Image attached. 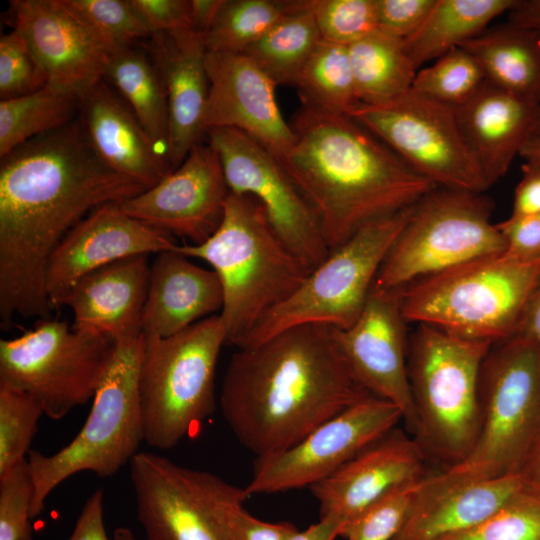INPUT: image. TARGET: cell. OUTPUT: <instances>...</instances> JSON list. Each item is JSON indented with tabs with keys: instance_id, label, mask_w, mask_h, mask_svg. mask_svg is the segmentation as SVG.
Returning a JSON list of instances; mask_svg holds the SVG:
<instances>
[{
	"instance_id": "6da1fadb",
	"label": "cell",
	"mask_w": 540,
	"mask_h": 540,
	"mask_svg": "<svg viewBox=\"0 0 540 540\" xmlns=\"http://www.w3.org/2000/svg\"><path fill=\"white\" fill-rule=\"evenodd\" d=\"M146 189L97 156L78 115L1 157V326L16 316L47 317L46 268L59 243L98 207Z\"/></svg>"
},
{
	"instance_id": "7a4b0ae2",
	"label": "cell",
	"mask_w": 540,
	"mask_h": 540,
	"mask_svg": "<svg viewBox=\"0 0 540 540\" xmlns=\"http://www.w3.org/2000/svg\"><path fill=\"white\" fill-rule=\"evenodd\" d=\"M369 395L348 367L334 328L305 324L238 348L219 403L237 440L261 457L291 447Z\"/></svg>"
},
{
	"instance_id": "3957f363",
	"label": "cell",
	"mask_w": 540,
	"mask_h": 540,
	"mask_svg": "<svg viewBox=\"0 0 540 540\" xmlns=\"http://www.w3.org/2000/svg\"><path fill=\"white\" fill-rule=\"evenodd\" d=\"M290 126L294 141L279 160L316 212L330 252L437 188L347 115L301 107Z\"/></svg>"
},
{
	"instance_id": "277c9868",
	"label": "cell",
	"mask_w": 540,
	"mask_h": 540,
	"mask_svg": "<svg viewBox=\"0 0 540 540\" xmlns=\"http://www.w3.org/2000/svg\"><path fill=\"white\" fill-rule=\"evenodd\" d=\"M172 250L207 262L218 275L226 345L236 347L311 272L275 233L263 206L252 196L231 192L211 237L197 245L176 244Z\"/></svg>"
},
{
	"instance_id": "5b68a950",
	"label": "cell",
	"mask_w": 540,
	"mask_h": 540,
	"mask_svg": "<svg viewBox=\"0 0 540 540\" xmlns=\"http://www.w3.org/2000/svg\"><path fill=\"white\" fill-rule=\"evenodd\" d=\"M540 282V258L505 251L415 281L400 290L404 319L452 335L496 343L516 335Z\"/></svg>"
},
{
	"instance_id": "8992f818",
	"label": "cell",
	"mask_w": 540,
	"mask_h": 540,
	"mask_svg": "<svg viewBox=\"0 0 540 540\" xmlns=\"http://www.w3.org/2000/svg\"><path fill=\"white\" fill-rule=\"evenodd\" d=\"M493 343L418 324L408 340V377L420 444L449 466L464 459L479 431V382Z\"/></svg>"
},
{
	"instance_id": "52a82bcc",
	"label": "cell",
	"mask_w": 540,
	"mask_h": 540,
	"mask_svg": "<svg viewBox=\"0 0 540 540\" xmlns=\"http://www.w3.org/2000/svg\"><path fill=\"white\" fill-rule=\"evenodd\" d=\"M226 345L219 314L165 338L143 335L138 393L144 441L170 450L215 409V374Z\"/></svg>"
},
{
	"instance_id": "ba28073f",
	"label": "cell",
	"mask_w": 540,
	"mask_h": 540,
	"mask_svg": "<svg viewBox=\"0 0 540 540\" xmlns=\"http://www.w3.org/2000/svg\"><path fill=\"white\" fill-rule=\"evenodd\" d=\"M142 350L143 334L115 341L110 364L78 434L54 454L28 453L34 486L32 519L42 513L49 494L69 477L83 471L112 476L138 453L144 441L138 393Z\"/></svg>"
},
{
	"instance_id": "9c48e42d",
	"label": "cell",
	"mask_w": 540,
	"mask_h": 540,
	"mask_svg": "<svg viewBox=\"0 0 540 540\" xmlns=\"http://www.w3.org/2000/svg\"><path fill=\"white\" fill-rule=\"evenodd\" d=\"M480 424L468 455L442 473L475 481L518 473L540 429V349L516 335L493 343L481 368Z\"/></svg>"
},
{
	"instance_id": "30bf717a",
	"label": "cell",
	"mask_w": 540,
	"mask_h": 540,
	"mask_svg": "<svg viewBox=\"0 0 540 540\" xmlns=\"http://www.w3.org/2000/svg\"><path fill=\"white\" fill-rule=\"evenodd\" d=\"M485 193L435 188L414 207L375 278L373 287L400 291L420 279L505 251L491 221Z\"/></svg>"
},
{
	"instance_id": "8fae6325",
	"label": "cell",
	"mask_w": 540,
	"mask_h": 540,
	"mask_svg": "<svg viewBox=\"0 0 540 540\" xmlns=\"http://www.w3.org/2000/svg\"><path fill=\"white\" fill-rule=\"evenodd\" d=\"M415 205L368 224L331 251L288 299L258 322L237 348L259 344L299 325L321 324L335 329L351 326L361 314L380 267L411 218Z\"/></svg>"
},
{
	"instance_id": "7c38bea8",
	"label": "cell",
	"mask_w": 540,
	"mask_h": 540,
	"mask_svg": "<svg viewBox=\"0 0 540 540\" xmlns=\"http://www.w3.org/2000/svg\"><path fill=\"white\" fill-rule=\"evenodd\" d=\"M114 347L106 336L40 319L21 336L0 340V386L32 396L44 415L61 419L93 399Z\"/></svg>"
},
{
	"instance_id": "4fadbf2b",
	"label": "cell",
	"mask_w": 540,
	"mask_h": 540,
	"mask_svg": "<svg viewBox=\"0 0 540 540\" xmlns=\"http://www.w3.org/2000/svg\"><path fill=\"white\" fill-rule=\"evenodd\" d=\"M349 117L437 188L485 193L490 187L464 141L451 106L411 89L383 104H361Z\"/></svg>"
},
{
	"instance_id": "5bb4252c",
	"label": "cell",
	"mask_w": 540,
	"mask_h": 540,
	"mask_svg": "<svg viewBox=\"0 0 540 540\" xmlns=\"http://www.w3.org/2000/svg\"><path fill=\"white\" fill-rule=\"evenodd\" d=\"M130 479L147 540H230L226 511L249 497L213 473L151 452L132 458Z\"/></svg>"
},
{
	"instance_id": "9a60e30c",
	"label": "cell",
	"mask_w": 540,
	"mask_h": 540,
	"mask_svg": "<svg viewBox=\"0 0 540 540\" xmlns=\"http://www.w3.org/2000/svg\"><path fill=\"white\" fill-rule=\"evenodd\" d=\"M231 193L249 195L265 209L282 242L312 271L330 254L312 205L281 161L257 140L233 128H211Z\"/></svg>"
},
{
	"instance_id": "2e32d148",
	"label": "cell",
	"mask_w": 540,
	"mask_h": 540,
	"mask_svg": "<svg viewBox=\"0 0 540 540\" xmlns=\"http://www.w3.org/2000/svg\"><path fill=\"white\" fill-rule=\"evenodd\" d=\"M403 420L392 402L369 395L320 424L291 447L256 457L249 496L312 487Z\"/></svg>"
},
{
	"instance_id": "e0dca14e",
	"label": "cell",
	"mask_w": 540,
	"mask_h": 540,
	"mask_svg": "<svg viewBox=\"0 0 540 540\" xmlns=\"http://www.w3.org/2000/svg\"><path fill=\"white\" fill-rule=\"evenodd\" d=\"M229 194L217 152L200 142L160 182L117 205L128 216L197 245L220 226Z\"/></svg>"
},
{
	"instance_id": "ac0fdd59",
	"label": "cell",
	"mask_w": 540,
	"mask_h": 540,
	"mask_svg": "<svg viewBox=\"0 0 540 540\" xmlns=\"http://www.w3.org/2000/svg\"><path fill=\"white\" fill-rule=\"evenodd\" d=\"M406 325L400 291L372 288L357 320L348 328H334V334L348 367L361 385L370 394L398 406L403 420L415 430Z\"/></svg>"
},
{
	"instance_id": "d6986e66",
	"label": "cell",
	"mask_w": 540,
	"mask_h": 540,
	"mask_svg": "<svg viewBox=\"0 0 540 540\" xmlns=\"http://www.w3.org/2000/svg\"><path fill=\"white\" fill-rule=\"evenodd\" d=\"M9 12L47 86L81 97L103 79L111 54L66 0H14Z\"/></svg>"
},
{
	"instance_id": "ffe728a7",
	"label": "cell",
	"mask_w": 540,
	"mask_h": 540,
	"mask_svg": "<svg viewBox=\"0 0 540 540\" xmlns=\"http://www.w3.org/2000/svg\"><path fill=\"white\" fill-rule=\"evenodd\" d=\"M209 94L204 127L242 131L278 159L290 150L294 134L279 109L277 85L243 53L207 51Z\"/></svg>"
},
{
	"instance_id": "44dd1931",
	"label": "cell",
	"mask_w": 540,
	"mask_h": 540,
	"mask_svg": "<svg viewBox=\"0 0 540 540\" xmlns=\"http://www.w3.org/2000/svg\"><path fill=\"white\" fill-rule=\"evenodd\" d=\"M173 236L123 213L117 203L98 207L59 243L46 268L52 308L83 276L116 261L172 250Z\"/></svg>"
},
{
	"instance_id": "7402d4cb",
	"label": "cell",
	"mask_w": 540,
	"mask_h": 540,
	"mask_svg": "<svg viewBox=\"0 0 540 540\" xmlns=\"http://www.w3.org/2000/svg\"><path fill=\"white\" fill-rule=\"evenodd\" d=\"M146 50L162 77L168 101L167 160L178 168L206 135L204 115L209 94L204 37L190 27L155 33Z\"/></svg>"
},
{
	"instance_id": "603a6c76",
	"label": "cell",
	"mask_w": 540,
	"mask_h": 540,
	"mask_svg": "<svg viewBox=\"0 0 540 540\" xmlns=\"http://www.w3.org/2000/svg\"><path fill=\"white\" fill-rule=\"evenodd\" d=\"M423 447L393 429L310 487L320 514L345 525L395 488L422 475Z\"/></svg>"
},
{
	"instance_id": "cb8c5ba5",
	"label": "cell",
	"mask_w": 540,
	"mask_h": 540,
	"mask_svg": "<svg viewBox=\"0 0 540 540\" xmlns=\"http://www.w3.org/2000/svg\"><path fill=\"white\" fill-rule=\"evenodd\" d=\"M149 277L147 255L122 259L80 278L58 307L71 309L75 329L114 341L139 336Z\"/></svg>"
},
{
	"instance_id": "d4e9b609",
	"label": "cell",
	"mask_w": 540,
	"mask_h": 540,
	"mask_svg": "<svg viewBox=\"0 0 540 540\" xmlns=\"http://www.w3.org/2000/svg\"><path fill=\"white\" fill-rule=\"evenodd\" d=\"M540 105L485 82L455 108L464 141L489 186L508 171L534 136Z\"/></svg>"
},
{
	"instance_id": "484cf974",
	"label": "cell",
	"mask_w": 540,
	"mask_h": 540,
	"mask_svg": "<svg viewBox=\"0 0 540 540\" xmlns=\"http://www.w3.org/2000/svg\"><path fill=\"white\" fill-rule=\"evenodd\" d=\"M524 490L521 474L459 481L426 477L396 540H439L482 521Z\"/></svg>"
},
{
	"instance_id": "4316f807",
	"label": "cell",
	"mask_w": 540,
	"mask_h": 540,
	"mask_svg": "<svg viewBox=\"0 0 540 540\" xmlns=\"http://www.w3.org/2000/svg\"><path fill=\"white\" fill-rule=\"evenodd\" d=\"M78 117L90 146L112 170L147 188L172 172L131 109L104 79L81 96Z\"/></svg>"
},
{
	"instance_id": "83f0119b",
	"label": "cell",
	"mask_w": 540,
	"mask_h": 540,
	"mask_svg": "<svg viewBox=\"0 0 540 540\" xmlns=\"http://www.w3.org/2000/svg\"><path fill=\"white\" fill-rule=\"evenodd\" d=\"M224 294L218 275L175 252L156 254L150 265L141 330L144 336H173L221 312Z\"/></svg>"
},
{
	"instance_id": "f1b7e54d",
	"label": "cell",
	"mask_w": 540,
	"mask_h": 540,
	"mask_svg": "<svg viewBox=\"0 0 540 540\" xmlns=\"http://www.w3.org/2000/svg\"><path fill=\"white\" fill-rule=\"evenodd\" d=\"M460 47L475 57L487 82L540 105V34L508 21Z\"/></svg>"
},
{
	"instance_id": "f546056e",
	"label": "cell",
	"mask_w": 540,
	"mask_h": 540,
	"mask_svg": "<svg viewBox=\"0 0 540 540\" xmlns=\"http://www.w3.org/2000/svg\"><path fill=\"white\" fill-rule=\"evenodd\" d=\"M103 79L119 92L158 153L168 162L167 94L160 72L148 51L132 46L113 53Z\"/></svg>"
},
{
	"instance_id": "4dcf8cb0",
	"label": "cell",
	"mask_w": 540,
	"mask_h": 540,
	"mask_svg": "<svg viewBox=\"0 0 540 540\" xmlns=\"http://www.w3.org/2000/svg\"><path fill=\"white\" fill-rule=\"evenodd\" d=\"M518 0H437L433 9L404 48L415 68L460 47L508 13Z\"/></svg>"
},
{
	"instance_id": "1f68e13d",
	"label": "cell",
	"mask_w": 540,
	"mask_h": 540,
	"mask_svg": "<svg viewBox=\"0 0 540 540\" xmlns=\"http://www.w3.org/2000/svg\"><path fill=\"white\" fill-rule=\"evenodd\" d=\"M357 96L362 104L379 105L412 89L417 69L403 40L379 30L348 46Z\"/></svg>"
},
{
	"instance_id": "d6a6232c",
	"label": "cell",
	"mask_w": 540,
	"mask_h": 540,
	"mask_svg": "<svg viewBox=\"0 0 540 540\" xmlns=\"http://www.w3.org/2000/svg\"><path fill=\"white\" fill-rule=\"evenodd\" d=\"M321 40L309 0H294L292 9L242 53L277 86L295 87Z\"/></svg>"
},
{
	"instance_id": "836d02e7",
	"label": "cell",
	"mask_w": 540,
	"mask_h": 540,
	"mask_svg": "<svg viewBox=\"0 0 540 540\" xmlns=\"http://www.w3.org/2000/svg\"><path fill=\"white\" fill-rule=\"evenodd\" d=\"M303 108L349 116L362 103L355 88L348 46L321 40L295 85Z\"/></svg>"
},
{
	"instance_id": "e575fe53",
	"label": "cell",
	"mask_w": 540,
	"mask_h": 540,
	"mask_svg": "<svg viewBox=\"0 0 540 540\" xmlns=\"http://www.w3.org/2000/svg\"><path fill=\"white\" fill-rule=\"evenodd\" d=\"M81 97L50 86L0 101V157L77 117Z\"/></svg>"
},
{
	"instance_id": "d590c367",
	"label": "cell",
	"mask_w": 540,
	"mask_h": 540,
	"mask_svg": "<svg viewBox=\"0 0 540 540\" xmlns=\"http://www.w3.org/2000/svg\"><path fill=\"white\" fill-rule=\"evenodd\" d=\"M294 0H225L204 37L207 51L242 53L293 7Z\"/></svg>"
},
{
	"instance_id": "8d00e7d4",
	"label": "cell",
	"mask_w": 540,
	"mask_h": 540,
	"mask_svg": "<svg viewBox=\"0 0 540 540\" xmlns=\"http://www.w3.org/2000/svg\"><path fill=\"white\" fill-rule=\"evenodd\" d=\"M486 82V77L475 57L457 47L415 76L412 90L436 102L456 108L469 100Z\"/></svg>"
},
{
	"instance_id": "74e56055",
	"label": "cell",
	"mask_w": 540,
	"mask_h": 540,
	"mask_svg": "<svg viewBox=\"0 0 540 540\" xmlns=\"http://www.w3.org/2000/svg\"><path fill=\"white\" fill-rule=\"evenodd\" d=\"M43 414L32 396L0 386V477L27 459Z\"/></svg>"
},
{
	"instance_id": "f35d334b",
	"label": "cell",
	"mask_w": 540,
	"mask_h": 540,
	"mask_svg": "<svg viewBox=\"0 0 540 540\" xmlns=\"http://www.w3.org/2000/svg\"><path fill=\"white\" fill-rule=\"evenodd\" d=\"M66 2L89 25L111 55L152 36L129 0H66Z\"/></svg>"
},
{
	"instance_id": "ab89813d",
	"label": "cell",
	"mask_w": 540,
	"mask_h": 540,
	"mask_svg": "<svg viewBox=\"0 0 540 540\" xmlns=\"http://www.w3.org/2000/svg\"><path fill=\"white\" fill-rule=\"evenodd\" d=\"M439 540H540V496L524 489L482 521Z\"/></svg>"
},
{
	"instance_id": "60d3db41",
	"label": "cell",
	"mask_w": 540,
	"mask_h": 540,
	"mask_svg": "<svg viewBox=\"0 0 540 540\" xmlns=\"http://www.w3.org/2000/svg\"><path fill=\"white\" fill-rule=\"evenodd\" d=\"M426 476L390 491L351 519L344 527L346 540H392L403 527Z\"/></svg>"
},
{
	"instance_id": "b9f144b4",
	"label": "cell",
	"mask_w": 540,
	"mask_h": 540,
	"mask_svg": "<svg viewBox=\"0 0 540 540\" xmlns=\"http://www.w3.org/2000/svg\"><path fill=\"white\" fill-rule=\"evenodd\" d=\"M321 39L349 46L378 30L376 0H309Z\"/></svg>"
},
{
	"instance_id": "7bdbcfd3",
	"label": "cell",
	"mask_w": 540,
	"mask_h": 540,
	"mask_svg": "<svg viewBox=\"0 0 540 540\" xmlns=\"http://www.w3.org/2000/svg\"><path fill=\"white\" fill-rule=\"evenodd\" d=\"M47 85V76L23 36L13 29L0 38L1 100L34 93Z\"/></svg>"
},
{
	"instance_id": "ee69618b",
	"label": "cell",
	"mask_w": 540,
	"mask_h": 540,
	"mask_svg": "<svg viewBox=\"0 0 540 540\" xmlns=\"http://www.w3.org/2000/svg\"><path fill=\"white\" fill-rule=\"evenodd\" d=\"M33 492L27 459L0 477V540H32Z\"/></svg>"
},
{
	"instance_id": "f6af8a7d",
	"label": "cell",
	"mask_w": 540,
	"mask_h": 540,
	"mask_svg": "<svg viewBox=\"0 0 540 540\" xmlns=\"http://www.w3.org/2000/svg\"><path fill=\"white\" fill-rule=\"evenodd\" d=\"M378 30L406 40L423 24L437 0H376Z\"/></svg>"
},
{
	"instance_id": "bcb514c9",
	"label": "cell",
	"mask_w": 540,
	"mask_h": 540,
	"mask_svg": "<svg viewBox=\"0 0 540 540\" xmlns=\"http://www.w3.org/2000/svg\"><path fill=\"white\" fill-rule=\"evenodd\" d=\"M235 503L226 511V524L230 540H288L297 528L288 522H266L251 515Z\"/></svg>"
},
{
	"instance_id": "7dc6e473",
	"label": "cell",
	"mask_w": 540,
	"mask_h": 540,
	"mask_svg": "<svg viewBox=\"0 0 540 540\" xmlns=\"http://www.w3.org/2000/svg\"><path fill=\"white\" fill-rule=\"evenodd\" d=\"M496 226L505 240L507 254L520 260L540 258V215L509 216Z\"/></svg>"
},
{
	"instance_id": "c3c4849f",
	"label": "cell",
	"mask_w": 540,
	"mask_h": 540,
	"mask_svg": "<svg viewBox=\"0 0 540 540\" xmlns=\"http://www.w3.org/2000/svg\"><path fill=\"white\" fill-rule=\"evenodd\" d=\"M129 2L152 34L190 27L189 0H129Z\"/></svg>"
},
{
	"instance_id": "681fc988",
	"label": "cell",
	"mask_w": 540,
	"mask_h": 540,
	"mask_svg": "<svg viewBox=\"0 0 540 540\" xmlns=\"http://www.w3.org/2000/svg\"><path fill=\"white\" fill-rule=\"evenodd\" d=\"M510 216L540 215V162L525 160Z\"/></svg>"
},
{
	"instance_id": "f907efd6",
	"label": "cell",
	"mask_w": 540,
	"mask_h": 540,
	"mask_svg": "<svg viewBox=\"0 0 540 540\" xmlns=\"http://www.w3.org/2000/svg\"><path fill=\"white\" fill-rule=\"evenodd\" d=\"M68 540H109L103 518L102 489L87 499Z\"/></svg>"
},
{
	"instance_id": "816d5d0a",
	"label": "cell",
	"mask_w": 540,
	"mask_h": 540,
	"mask_svg": "<svg viewBox=\"0 0 540 540\" xmlns=\"http://www.w3.org/2000/svg\"><path fill=\"white\" fill-rule=\"evenodd\" d=\"M225 0H189V24L205 37L216 20Z\"/></svg>"
},
{
	"instance_id": "f5cc1de1",
	"label": "cell",
	"mask_w": 540,
	"mask_h": 540,
	"mask_svg": "<svg viewBox=\"0 0 540 540\" xmlns=\"http://www.w3.org/2000/svg\"><path fill=\"white\" fill-rule=\"evenodd\" d=\"M345 524L331 516H322L320 520L299 531L298 529L288 540H336L342 536Z\"/></svg>"
},
{
	"instance_id": "db71d44e",
	"label": "cell",
	"mask_w": 540,
	"mask_h": 540,
	"mask_svg": "<svg viewBox=\"0 0 540 540\" xmlns=\"http://www.w3.org/2000/svg\"><path fill=\"white\" fill-rule=\"evenodd\" d=\"M519 473L524 489L540 496V429L529 448Z\"/></svg>"
},
{
	"instance_id": "11a10c76",
	"label": "cell",
	"mask_w": 540,
	"mask_h": 540,
	"mask_svg": "<svg viewBox=\"0 0 540 540\" xmlns=\"http://www.w3.org/2000/svg\"><path fill=\"white\" fill-rule=\"evenodd\" d=\"M509 22L540 34V0H518L508 12Z\"/></svg>"
},
{
	"instance_id": "9f6ffc18",
	"label": "cell",
	"mask_w": 540,
	"mask_h": 540,
	"mask_svg": "<svg viewBox=\"0 0 540 540\" xmlns=\"http://www.w3.org/2000/svg\"><path fill=\"white\" fill-rule=\"evenodd\" d=\"M518 333L532 339L540 349V282L528 302Z\"/></svg>"
},
{
	"instance_id": "6f0895ef",
	"label": "cell",
	"mask_w": 540,
	"mask_h": 540,
	"mask_svg": "<svg viewBox=\"0 0 540 540\" xmlns=\"http://www.w3.org/2000/svg\"><path fill=\"white\" fill-rule=\"evenodd\" d=\"M524 160L540 162V137H532L522 148L520 155Z\"/></svg>"
},
{
	"instance_id": "680465c9",
	"label": "cell",
	"mask_w": 540,
	"mask_h": 540,
	"mask_svg": "<svg viewBox=\"0 0 540 540\" xmlns=\"http://www.w3.org/2000/svg\"><path fill=\"white\" fill-rule=\"evenodd\" d=\"M113 540H138L133 532L126 527H118L114 530Z\"/></svg>"
},
{
	"instance_id": "91938a15",
	"label": "cell",
	"mask_w": 540,
	"mask_h": 540,
	"mask_svg": "<svg viewBox=\"0 0 540 540\" xmlns=\"http://www.w3.org/2000/svg\"><path fill=\"white\" fill-rule=\"evenodd\" d=\"M533 137H540V110H539V114H538V118H537V122H536V126H535V131H534V136Z\"/></svg>"
},
{
	"instance_id": "94428289",
	"label": "cell",
	"mask_w": 540,
	"mask_h": 540,
	"mask_svg": "<svg viewBox=\"0 0 540 540\" xmlns=\"http://www.w3.org/2000/svg\"><path fill=\"white\" fill-rule=\"evenodd\" d=\"M392 540H396L395 538H393Z\"/></svg>"
}]
</instances>
